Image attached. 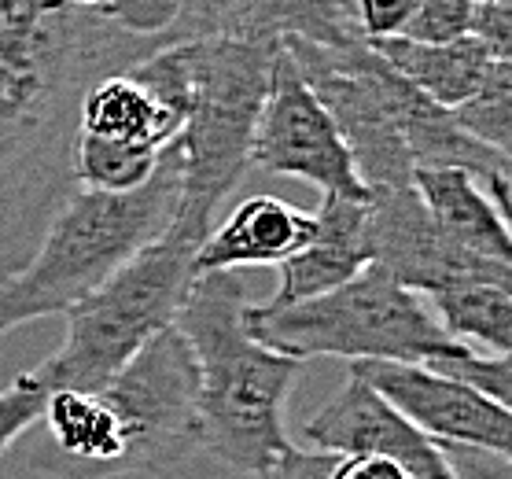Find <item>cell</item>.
Here are the masks:
<instances>
[{"instance_id": "cell-1", "label": "cell", "mask_w": 512, "mask_h": 479, "mask_svg": "<svg viewBox=\"0 0 512 479\" xmlns=\"http://www.w3.org/2000/svg\"><path fill=\"white\" fill-rule=\"evenodd\" d=\"M155 48L70 4L0 0V281L23 266L74 192V137L85 85Z\"/></svg>"}, {"instance_id": "cell-2", "label": "cell", "mask_w": 512, "mask_h": 479, "mask_svg": "<svg viewBox=\"0 0 512 479\" xmlns=\"http://www.w3.org/2000/svg\"><path fill=\"white\" fill-rule=\"evenodd\" d=\"M247 306L240 269L196 273L174 325L196 362L199 450L258 479L291 446L284 409L303 362L258 343Z\"/></svg>"}, {"instance_id": "cell-3", "label": "cell", "mask_w": 512, "mask_h": 479, "mask_svg": "<svg viewBox=\"0 0 512 479\" xmlns=\"http://www.w3.org/2000/svg\"><path fill=\"white\" fill-rule=\"evenodd\" d=\"M181 203V144L170 141L155 174L129 192L74 188L23 266L0 281V336L37 317L67 314L126 258L174 222Z\"/></svg>"}, {"instance_id": "cell-4", "label": "cell", "mask_w": 512, "mask_h": 479, "mask_svg": "<svg viewBox=\"0 0 512 479\" xmlns=\"http://www.w3.org/2000/svg\"><path fill=\"white\" fill-rule=\"evenodd\" d=\"M214 214L177 203L174 222L148 247L126 258L96 292L67 310L63 343L34 365L23 380L41 395L96 391L133 354L177 321L185 292L196 281V251L210 233Z\"/></svg>"}, {"instance_id": "cell-5", "label": "cell", "mask_w": 512, "mask_h": 479, "mask_svg": "<svg viewBox=\"0 0 512 479\" xmlns=\"http://www.w3.org/2000/svg\"><path fill=\"white\" fill-rule=\"evenodd\" d=\"M247 328L269 351L295 362H417L424 365L450 343L428 303L376 262L354 281L291 306H247Z\"/></svg>"}, {"instance_id": "cell-6", "label": "cell", "mask_w": 512, "mask_h": 479, "mask_svg": "<svg viewBox=\"0 0 512 479\" xmlns=\"http://www.w3.org/2000/svg\"><path fill=\"white\" fill-rule=\"evenodd\" d=\"M280 37L214 34L188 41L192 107L181 144V203L218 211L251 170V141L273 78Z\"/></svg>"}, {"instance_id": "cell-7", "label": "cell", "mask_w": 512, "mask_h": 479, "mask_svg": "<svg viewBox=\"0 0 512 479\" xmlns=\"http://www.w3.org/2000/svg\"><path fill=\"white\" fill-rule=\"evenodd\" d=\"M96 395L122 435V479L159 476L199 454L196 362L177 325L148 339Z\"/></svg>"}, {"instance_id": "cell-8", "label": "cell", "mask_w": 512, "mask_h": 479, "mask_svg": "<svg viewBox=\"0 0 512 479\" xmlns=\"http://www.w3.org/2000/svg\"><path fill=\"white\" fill-rule=\"evenodd\" d=\"M251 166H258L262 174L310 181L314 188H321V196H369L336 122L314 96V89L299 78L284 45L273 59L269 93L251 141Z\"/></svg>"}, {"instance_id": "cell-9", "label": "cell", "mask_w": 512, "mask_h": 479, "mask_svg": "<svg viewBox=\"0 0 512 479\" xmlns=\"http://www.w3.org/2000/svg\"><path fill=\"white\" fill-rule=\"evenodd\" d=\"M369 255L402 288L431 295L461 281H509V262L472 255L439 233L413 185L369 188Z\"/></svg>"}, {"instance_id": "cell-10", "label": "cell", "mask_w": 512, "mask_h": 479, "mask_svg": "<svg viewBox=\"0 0 512 479\" xmlns=\"http://www.w3.org/2000/svg\"><path fill=\"white\" fill-rule=\"evenodd\" d=\"M350 376L365 380L417 432H424L435 443L472 446V450L509 457V406H498V402L476 395L472 387L431 373L417 362H350Z\"/></svg>"}, {"instance_id": "cell-11", "label": "cell", "mask_w": 512, "mask_h": 479, "mask_svg": "<svg viewBox=\"0 0 512 479\" xmlns=\"http://www.w3.org/2000/svg\"><path fill=\"white\" fill-rule=\"evenodd\" d=\"M303 439L306 446L339 457H387L409 479H461L443 443L417 432L391 402H384L358 376H347V384L306 421Z\"/></svg>"}, {"instance_id": "cell-12", "label": "cell", "mask_w": 512, "mask_h": 479, "mask_svg": "<svg viewBox=\"0 0 512 479\" xmlns=\"http://www.w3.org/2000/svg\"><path fill=\"white\" fill-rule=\"evenodd\" d=\"M369 199V196H365ZM365 199L321 196L314 211V236L303 251L280 262V284L262 306H291L354 281L373 262L369 255V203Z\"/></svg>"}, {"instance_id": "cell-13", "label": "cell", "mask_w": 512, "mask_h": 479, "mask_svg": "<svg viewBox=\"0 0 512 479\" xmlns=\"http://www.w3.org/2000/svg\"><path fill=\"white\" fill-rule=\"evenodd\" d=\"M314 236V211H299L277 196H247L196 251V273L280 266Z\"/></svg>"}, {"instance_id": "cell-14", "label": "cell", "mask_w": 512, "mask_h": 479, "mask_svg": "<svg viewBox=\"0 0 512 479\" xmlns=\"http://www.w3.org/2000/svg\"><path fill=\"white\" fill-rule=\"evenodd\" d=\"M413 192L446 240H454L472 255L512 266L509 218L498 214V207L490 203V196L472 174L454 170V166H420L413 170Z\"/></svg>"}, {"instance_id": "cell-15", "label": "cell", "mask_w": 512, "mask_h": 479, "mask_svg": "<svg viewBox=\"0 0 512 479\" xmlns=\"http://www.w3.org/2000/svg\"><path fill=\"white\" fill-rule=\"evenodd\" d=\"M78 129L93 133V137H107V141L140 144V148L163 152L185 129V118L170 111L126 67V71L104 74V78L85 85L82 100H78Z\"/></svg>"}, {"instance_id": "cell-16", "label": "cell", "mask_w": 512, "mask_h": 479, "mask_svg": "<svg viewBox=\"0 0 512 479\" xmlns=\"http://www.w3.org/2000/svg\"><path fill=\"white\" fill-rule=\"evenodd\" d=\"M376 56L384 59L395 74H402L417 93H424L431 104L454 111L476 93L479 82L487 78L490 56L476 37H457L446 45H420L406 37H384V41H369Z\"/></svg>"}, {"instance_id": "cell-17", "label": "cell", "mask_w": 512, "mask_h": 479, "mask_svg": "<svg viewBox=\"0 0 512 479\" xmlns=\"http://www.w3.org/2000/svg\"><path fill=\"white\" fill-rule=\"evenodd\" d=\"M446 336L487 354H509L512 347V284L461 281L420 295Z\"/></svg>"}, {"instance_id": "cell-18", "label": "cell", "mask_w": 512, "mask_h": 479, "mask_svg": "<svg viewBox=\"0 0 512 479\" xmlns=\"http://www.w3.org/2000/svg\"><path fill=\"white\" fill-rule=\"evenodd\" d=\"M229 34L303 37L328 48L365 41L354 23V0H240Z\"/></svg>"}, {"instance_id": "cell-19", "label": "cell", "mask_w": 512, "mask_h": 479, "mask_svg": "<svg viewBox=\"0 0 512 479\" xmlns=\"http://www.w3.org/2000/svg\"><path fill=\"white\" fill-rule=\"evenodd\" d=\"M155 148H140V144L107 141L82 133L74 137V159H70V174L78 188H96V192H129V188L144 185L159 166Z\"/></svg>"}, {"instance_id": "cell-20", "label": "cell", "mask_w": 512, "mask_h": 479, "mask_svg": "<svg viewBox=\"0 0 512 479\" xmlns=\"http://www.w3.org/2000/svg\"><path fill=\"white\" fill-rule=\"evenodd\" d=\"M450 115L472 141L512 155V59H494L476 93Z\"/></svg>"}, {"instance_id": "cell-21", "label": "cell", "mask_w": 512, "mask_h": 479, "mask_svg": "<svg viewBox=\"0 0 512 479\" xmlns=\"http://www.w3.org/2000/svg\"><path fill=\"white\" fill-rule=\"evenodd\" d=\"M424 369L439 376H450L457 384L472 387L476 395L498 402V406H509V391H512V362L509 354H487L479 347H468V343H457L450 339L443 351L431 354Z\"/></svg>"}, {"instance_id": "cell-22", "label": "cell", "mask_w": 512, "mask_h": 479, "mask_svg": "<svg viewBox=\"0 0 512 479\" xmlns=\"http://www.w3.org/2000/svg\"><path fill=\"white\" fill-rule=\"evenodd\" d=\"M479 0H420L409 26L398 37L420 41V45H446L472 34Z\"/></svg>"}, {"instance_id": "cell-23", "label": "cell", "mask_w": 512, "mask_h": 479, "mask_svg": "<svg viewBox=\"0 0 512 479\" xmlns=\"http://www.w3.org/2000/svg\"><path fill=\"white\" fill-rule=\"evenodd\" d=\"M41 409H45V395L26 384L23 376L0 391V454L12 450L15 439L41 421Z\"/></svg>"}, {"instance_id": "cell-24", "label": "cell", "mask_w": 512, "mask_h": 479, "mask_svg": "<svg viewBox=\"0 0 512 479\" xmlns=\"http://www.w3.org/2000/svg\"><path fill=\"white\" fill-rule=\"evenodd\" d=\"M420 0H354V23L365 41L398 37L409 26Z\"/></svg>"}, {"instance_id": "cell-25", "label": "cell", "mask_w": 512, "mask_h": 479, "mask_svg": "<svg viewBox=\"0 0 512 479\" xmlns=\"http://www.w3.org/2000/svg\"><path fill=\"white\" fill-rule=\"evenodd\" d=\"M336 465H339V454L314 450V446H310V450H299V446L291 443L258 479H332Z\"/></svg>"}, {"instance_id": "cell-26", "label": "cell", "mask_w": 512, "mask_h": 479, "mask_svg": "<svg viewBox=\"0 0 512 479\" xmlns=\"http://www.w3.org/2000/svg\"><path fill=\"white\" fill-rule=\"evenodd\" d=\"M472 37L487 48L494 59H512V4H476Z\"/></svg>"}, {"instance_id": "cell-27", "label": "cell", "mask_w": 512, "mask_h": 479, "mask_svg": "<svg viewBox=\"0 0 512 479\" xmlns=\"http://www.w3.org/2000/svg\"><path fill=\"white\" fill-rule=\"evenodd\" d=\"M461 479H509V457L472 450V446H443Z\"/></svg>"}, {"instance_id": "cell-28", "label": "cell", "mask_w": 512, "mask_h": 479, "mask_svg": "<svg viewBox=\"0 0 512 479\" xmlns=\"http://www.w3.org/2000/svg\"><path fill=\"white\" fill-rule=\"evenodd\" d=\"M332 479H409L395 461L373 454H358V457H339Z\"/></svg>"}, {"instance_id": "cell-29", "label": "cell", "mask_w": 512, "mask_h": 479, "mask_svg": "<svg viewBox=\"0 0 512 479\" xmlns=\"http://www.w3.org/2000/svg\"><path fill=\"white\" fill-rule=\"evenodd\" d=\"M487 4H512V0H487Z\"/></svg>"}]
</instances>
